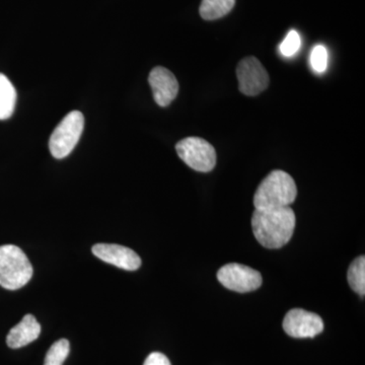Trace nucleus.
I'll use <instances>...</instances> for the list:
<instances>
[{"instance_id":"nucleus-1","label":"nucleus","mask_w":365,"mask_h":365,"mask_svg":"<svg viewBox=\"0 0 365 365\" xmlns=\"http://www.w3.org/2000/svg\"><path fill=\"white\" fill-rule=\"evenodd\" d=\"M295 215L288 207L255 209L252 228L257 241L267 249H280L294 235Z\"/></svg>"},{"instance_id":"nucleus-8","label":"nucleus","mask_w":365,"mask_h":365,"mask_svg":"<svg viewBox=\"0 0 365 365\" xmlns=\"http://www.w3.org/2000/svg\"><path fill=\"white\" fill-rule=\"evenodd\" d=\"M283 329L292 338H314L323 332L324 322L317 314L302 309H292L283 319Z\"/></svg>"},{"instance_id":"nucleus-9","label":"nucleus","mask_w":365,"mask_h":365,"mask_svg":"<svg viewBox=\"0 0 365 365\" xmlns=\"http://www.w3.org/2000/svg\"><path fill=\"white\" fill-rule=\"evenodd\" d=\"M93 254L100 260L127 271H135L141 266V259L133 251L114 244H97L93 247Z\"/></svg>"},{"instance_id":"nucleus-13","label":"nucleus","mask_w":365,"mask_h":365,"mask_svg":"<svg viewBox=\"0 0 365 365\" xmlns=\"http://www.w3.org/2000/svg\"><path fill=\"white\" fill-rule=\"evenodd\" d=\"M235 0H202L201 16L206 21L217 20L227 16L234 9Z\"/></svg>"},{"instance_id":"nucleus-18","label":"nucleus","mask_w":365,"mask_h":365,"mask_svg":"<svg viewBox=\"0 0 365 365\" xmlns=\"http://www.w3.org/2000/svg\"><path fill=\"white\" fill-rule=\"evenodd\" d=\"M143 365H172L169 359L160 352H153L148 355Z\"/></svg>"},{"instance_id":"nucleus-16","label":"nucleus","mask_w":365,"mask_h":365,"mask_svg":"<svg viewBox=\"0 0 365 365\" xmlns=\"http://www.w3.org/2000/svg\"><path fill=\"white\" fill-rule=\"evenodd\" d=\"M312 68L316 73H324L328 68V51L325 46L316 45L309 57Z\"/></svg>"},{"instance_id":"nucleus-3","label":"nucleus","mask_w":365,"mask_h":365,"mask_svg":"<svg viewBox=\"0 0 365 365\" xmlns=\"http://www.w3.org/2000/svg\"><path fill=\"white\" fill-rule=\"evenodd\" d=\"M33 272L32 264L23 250L14 245L0 247V287L20 289L31 280Z\"/></svg>"},{"instance_id":"nucleus-17","label":"nucleus","mask_w":365,"mask_h":365,"mask_svg":"<svg viewBox=\"0 0 365 365\" xmlns=\"http://www.w3.org/2000/svg\"><path fill=\"white\" fill-rule=\"evenodd\" d=\"M300 45H302V40H300L299 34L297 31L292 30L287 34L283 42L281 43L279 51L282 56L289 58V57L294 56L299 52Z\"/></svg>"},{"instance_id":"nucleus-10","label":"nucleus","mask_w":365,"mask_h":365,"mask_svg":"<svg viewBox=\"0 0 365 365\" xmlns=\"http://www.w3.org/2000/svg\"><path fill=\"white\" fill-rule=\"evenodd\" d=\"M148 83L153 90V98L160 107H168L179 93L176 76L165 67H155L150 71Z\"/></svg>"},{"instance_id":"nucleus-12","label":"nucleus","mask_w":365,"mask_h":365,"mask_svg":"<svg viewBox=\"0 0 365 365\" xmlns=\"http://www.w3.org/2000/svg\"><path fill=\"white\" fill-rule=\"evenodd\" d=\"M16 104V88L4 74L0 73V120L13 116Z\"/></svg>"},{"instance_id":"nucleus-11","label":"nucleus","mask_w":365,"mask_h":365,"mask_svg":"<svg viewBox=\"0 0 365 365\" xmlns=\"http://www.w3.org/2000/svg\"><path fill=\"white\" fill-rule=\"evenodd\" d=\"M41 325L32 314H26L23 319L9 331L6 344L11 349H19L39 338Z\"/></svg>"},{"instance_id":"nucleus-14","label":"nucleus","mask_w":365,"mask_h":365,"mask_svg":"<svg viewBox=\"0 0 365 365\" xmlns=\"http://www.w3.org/2000/svg\"><path fill=\"white\" fill-rule=\"evenodd\" d=\"M348 283L353 292L359 294L360 297L365 295V257L360 256L355 259L348 269Z\"/></svg>"},{"instance_id":"nucleus-5","label":"nucleus","mask_w":365,"mask_h":365,"mask_svg":"<svg viewBox=\"0 0 365 365\" xmlns=\"http://www.w3.org/2000/svg\"><path fill=\"white\" fill-rule=\"evenodd\" d=\"M176 150L180 158L197 172L208 173L216 165V151L205 139L187 137L179 141Z\"/></svg>"},{"instance_id":"nucleus-6","label":"nucleus","mask_w":365,"mask_h":365,"mask_svg":"<svg viewBox=\"0 0 365 365\" xmlns=\"http://www.w3.org/2000/svg\"><path fill=\"white\" fill-rule=\"evenodd\" d=\"M217 279L227 289L240 294L258 289L263 281L259 271L237 263L227 264L220 268Z\"/></svg>"},{"instance_id":"nucleus-4","label":"nucleus","mask_w":365,"mask_h":365,"mask_svg":"<svg viewBox=\"0 0 365 365\" xmlns=\"http://www.w3.org/2000/svg\"><path fill=\"white\" fill-rule=\"evenodd\" d=\"M85 128L83 113H68L53 131L49 140V150L55 158H64L71 155L78 144Z\"/></svg>"},{"instance_id":"nucleus-15","label":"nucleus","mask_w":365,"mask_h":365,"mask_svg":"<svg viewBox=\"0 0 365 365\" xmlns=\"http://www.w3.org/2000/svg\"><path fill=\"white\" fill-rule=\"evenodd\" d=\"M71 351V346L66 339L55 342L46 354L44 365H63Z\"/></svg>"},{"instance_id":"nucleus-2","label":"nucleus","mask_w":365,"mask_h":365,"mask_svg":"<svg viewBox=\"0 0 365 365\" xmlns=\"http://www.w3.org/2000/svg\"><path fill=\"white\" fill-rule=\"evenodd\" d=\"M297 196V184L287 173L276 170L271 172L255 192L256 209L288 207Z\"/></svg>"},{"instance_id":"nucleus-7","label":"nucleus","mask_w":365,"mask_h":365,"mask_svg":"<svg viewBox=\"0 0 365 365\" xmlns=\"http://www.w3.org/2000/svg\"><path fill=\"white\" fill-rule=\"evenodd\" d=\"M237 76L240 91L250 97L265 91L270 81L268 72L261 62L253 56L246 57L240 62L237 67Z\"/></svg>"}]
</instances>
